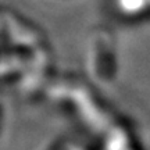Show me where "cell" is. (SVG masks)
<instances>
[{
    "instance_id": "cell-1",
    "label": "cell",
    "mask_w": 150,
    "mask_h": 150,
    "mask_svg": "<svg viewBox=\"0 0 150 150\" xmlns=\"http://www.w3.org/2000/svg\"><path fill=\"white\" fill-rule=\"evenodd\" d=\"M111 43L104 29L93 32V38L88 46V67L97 79L106 81L111 72Z\"/></svg>"
}]
</instances>
